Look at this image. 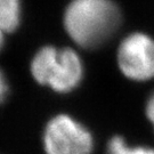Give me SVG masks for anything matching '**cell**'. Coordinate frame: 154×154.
<instances>
[{"label": "cell", "mask_w": 154, "mask_h": 154, "mask_svg": "<svg viewBox=\"0 0 154 154\" xmlns=\"http://www.w3.org/2000/svg\"><path fill=\"white\" fill-rule=\"evenodd\" d=\"M122 11L114 0H71L63 14V26L83 49H97L114 37Z\"/></svg>", "instance_id": "1"}, {"label": "cell", "mask_w": 154, "mask_h": 154, "mask_svg": "<svg viewBox=\"0 0 154 154\" xmlns=\"http://www.w3.org/2000/svg\"><path fill=\"white\" fill-rule=\"evenodd\" d=\"M30 73L40 86L48 87L54 93L69 94L82 82L85 65L75 49L46 45L33 55Z\"/></svg>", "instance_id": "2"}, {"label": "cell", "mask_w": 154, "mask_h": 154, "mask_svg": "<svg viewBox=\"0 0 154 154\" xmlns=\"http://www.w3.org/2000/svg\"><path fill=\"white\" fill-rule=\"evenodd\" d=\"M94 145L90 130L66 113L53 116L42 131L45 154H91Z\"/></svg>", "instance_id": "3"}, {"label": "cell", "mask_w": 154, "mask_h": 154, "mask_svg": "<svg viewBox=\"0 0 154 154\" xmlns=\"http://www.w3.org/2000/svg\"><path fill=\"white\" fill-rule=\"evenodd\" d=\"M116 64L122 75L134 82L154 79V38L144 32L129 33L116 49Z\"/></svg>", "instance_id": "4"}, {"label": "cell", "mask_w": 154, "mask_h": 154, "mask_svg": "<svg viewBox=\"0 0 154 154\" xmlns=\"http://www.w3.org/2000/svg\"><path fill=\"white\" fill-rule=\"evenodd\" d=\"M22 22V0H0V30L11 33Z\"/></svg>", "instance_id": "5"}, {"label": "cell", "mask_w": 154, "mask_h": 154, "mask_svg": "<svg viewBox=\"0 0 154 154\" xmlns=\"http://www.w3.org/2000/svg\"><path fill=\"white\" fill-rule=\"evenodd\" d=\"M105 154H154V149L146 145H132L125 137L116 135L106 144Z\"/></svg>", "instance_id": "6"}, {"label": "cell", "mask_w": 154, "mask_h": 154, "mask_svg": "<svg viewBox=\"0 0 154 154\" xmlns=\"http://www.w3.org/2000/svg\"><path fill=\"white\" fill-rule=\"evenodd\" d=\"M145 116L154 130V91L149 95L145 103Z\"/></svg>", "instance_id": "7"}, {"label": "cell", "mask_w": 154, "mask_h": 154, "mask_svg": "<svg viewBox=\"0 0 154 154\" xmlns=\"http://www.w3.org/2000/svg\"><path fill=\"white\" fill-rule=\"evenodd\" d=\"M8 91H9V86L7 82V79H6L5 73L0 69V104L4 103V100L7 98Z\"/></svg>", "instance_id": "8"}, {"label": "cell", "mask_w": 154, "mask_h": 154, "mask_svg": "<svg viewBox=\"0 0 154 154\" xmlns=\"http://www.w3.org/2000/svg\"><path fill=\"white\" fill-rule=\"evenodd\" d=\"M4 44H5V33L0 30V50L2 49Z\"/></svg>", "instance_id": "9"}]
</instances>
